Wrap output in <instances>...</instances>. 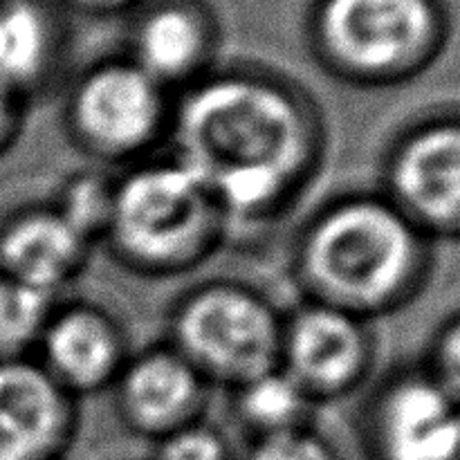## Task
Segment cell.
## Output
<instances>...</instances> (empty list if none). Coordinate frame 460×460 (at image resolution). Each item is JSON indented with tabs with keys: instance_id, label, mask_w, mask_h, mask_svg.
Masks as SVG:
<instances>
[{
	"instance_id": "obj_1",
	"label": "cell",
	"mask_w": 460,
	"mask_h": 460,
	"mask_svg": "<svg viewBox=\"0 0 460 460\" xmlns=\"http://www.w3.org/2000/svg\"><path fill=\"white\" fill-rule=\"evenodd\" d=\"M173 160L211 193L227 225L272 220L308 184L323 151L308 97L272 76L207 75L173 103Z\"/></svg>"
},
{
	"instance_id": "obj_2",
	"label": "cell",
	"mask_w": 460,
	"mask_h": 460,
	"mask_svg": "<svg viewBox=\"0 0 460 460\" xmlns=\"http://www.w3.org/2000/svg\"><path fill=\"white\" fill-rule=\"evenodd\" d=\"M295 270L308 301L368 322L413 292L422 232L386 196L341 198L305 225Z\"/></svg>"
},
{
	"instance_id": "obj_3",
	"label": "cell",
	"mask_w": 460,
	"mask_h": 460,
	"mask_svg": "<svg viewBox=\"0 0 460 460\" xmlns=\"http://www.w3.org/2000/svg\"><path fill=\"white\" fill-rule=\"evenodd\" d=\"M229 225L200 180L171 157L117 178L106 243L121 263L148 277H173L205 263Z\"/></svg>"
},
{
	"instance_id": "obj_4",
	"label": "cell",
	"mask_w": 460,
	"mask_h": 460,
	"mask_svg": "<svg viewBox=\"0 0 460 460\" xmlns=\"http://www.w3.org/2000/svg\"><path fill=\"white\" fill-rule=\"evenodd\" d=\"M283 317L263 295L232 281L193 288L171 313L169 344L209 386L238 389L281 362Z\"/></svg>"
},
{
	"instance_id": "obj_5",
	"label": "cell",
	"mask_w": 460,
	"mask_h": 460,
	"mask_svg": "<svg viewBox=\"0 0 460 460\" xmlns=\"http://www.w3.org/2000/svg\"><path fill=\"white\" fill-rule=\"evenodd\" d=\"M436 36L431 0H323L317 13L323 61L359 85L394 84L416 72Z\"/></svg>"
},
{
	"instance_id": "obj_6",
	"label": "cell",
	"mask_w": 460,
	"mask_h": 460,
	"mask_svg": "<svg viewBox=\"0 0 460 460\" xmlns=\"http://www.w3.org/2000/svg\"><path fill=\"white\" fill-rule=\"evenodd\" d=\"M169 90L133 61H112L85 72L66 103L67 133L88 155L111 164L139 160L169 137Z\"/></svg>"
},
{
	"instance_id": "obj_7",
	"label": "cell",
	"mask_w": 460,
	"mask_h": 460,
	"mask_svg": "<svg viewBox=\"0 0 460 460\" xmlns=\"http://www.w3.org/2000/svg\"><path fill=\"white\" fill-rule=\"evenodd\" d=\"M373 364V337L364 319L305 301L283 317L279 367L317 404L353 394Z\"/></svg>"
},
{
	"instance_id": "obj_8",
	"label": "cell",
	"mask_w": 460,
	"mask_h": 460,
	"mask_svg": "<svg viewBox=\"0 0 460 460\" xmlns=\"http://www.w3.org/2000/svg\"><path fill=\"white\" fill-rule=\"evenodd\" d=\"M368 431L380 460H458L460 402L434 377H395L373 400Z\"/></svg>"
},
{
	"instance_id": "obj_9",
	"label": "cell",
	"mask_w": 460,
	"mask_h": 460,
	"mask_svg": "<svg viewBox=\"0 0 460 460\" xmlns=\"http://www.w3.org/2000/svg\"><path fill=\"white\" fill-rule=\"evenodd\" d=\"M389 200L418 229L460 232V124L422 126L394 148Z\"/></svg>"
},
{
	"instance_id": "obj_10",
	"label": "cell",
	"mask_w": 460,
	"mask_h": 460,
	"mask_svg": "<svg viewBox=\"0 0 460 460\" xmlns=\"http://www.w3.org/2000/svg\"><path fill=\"white\" fill-rule=\"evenodd\" d=\"M207 391L209 385L171 344L128 358L115 382L121 420L155 440L202 420Z\"/></svg>"
},
{
	"instance_id": "obj_11",
	"label": "cell",
	"mask_w": 460,
	"mask_h": 460,
	"mask_svg": "<svg viewBox=\"0 0 460 460\" xmlns=\"http://www.w3.org/2000/svg\"><path fill=\"white\" fill-rule=\"evenodd\" d=\"M39 364L72 398L115 386L128 362L119 323L97 305L54 308L39 340Z\"/></svg>"
},
{
	"instance_id": "obj_12",
	"label": "cell",
	"mask_w": 460,
	"mask_h": 460,
	"mask_svg": "<svg viewBox=\"0 0 460 460\" xmlns=\"http://www.w3.org/2000/svg\"><path fill=\"white\" fill-rule=\"evenodd\" d=\"M75 402L39 362H0V460H54L75 434Z\"/></svg>"
},
{
	"instance_id": "obj_13",
	"label": "cell",
	"mask_w": 460,
	"mask_h": 460,
	"mask_svg": "<svg viewBox=\"0 0 460 460\" xmlns=\"http://www.w3.org/2000/svg\"><path fill=\"white\" fill-rule=\"evenodd\" d=\"M93 245L54 207H34L0 229V274L57 299L81 277Z\"/></svg>"
},
{
	"instance_id": "obj_14",
	"label": "cell",
	"mask_w": 460,
	"mask_h": 460,
	"mask_svg": "<svg viewBox=\"0 0 460 460\" xmlns=\"http://www.w3.org/2000/svg\"><path fill=\"white\" fill-rule=\"evenodd\" d=\"M211 49L214 36L205 18L191 7L166 4L142 18L130 61L166 90L175 85L187 90L207 76Z\"/></svg>"
},
{
	"instance_id": "obj_15",
	"label": "cell",
	"mask_w": 460,
	"mask_h": 460,
	"mask_svg": "<svg viewBox=\"0 0 460 460\" xmlns=\"http://www.w3.org/2000/svg\"><path fill=\"white\" fill-rule=\"evenodd\" d=\"M52 54L45 13L27 0H0V85L22 97L48 75Z\"/></svg>"
},
{
	"instance_id": "obj_16",
	"label": "cell",
	"mask_w": 460,
	"mask_h": 460,
	"mask_svg": "<svg viewBox=\"0 0 460 460\" xmlns=\"http://www.w3.org/2000/svg\"><path fill=\"white\" fill-rule=\"evenodd\" d=\"M232 394L236 420L254 438L308 429L319 407L281 367L254 377Z\"/></svg>"
},
{
	"instance_id": "obj_17",
	"label": "cell",
	"mask_w": 460,
	"mask_h": 460,
	"mask_svg": "<svg viewBox=\"0 0 460 460\" xmlns=\"http://www.w3.org/2000/svg\"><path fill=\"white\" fill-rule=\"evenodd\" d=\"M57 299L0 274V362L21 359L36 349Z\"/></svg>"
},
{
	"instance_id": "obj_18",
	"label": "cell",
	"mask_w": 460,
	"mask_h": 460,
	"mask_svg": "<svg viewBox=\"0 0 460 460\" xmlns=\"http://www.w3.org/2000/svg\"><path fill=\"white\" fill-rule=\"evenodd\" d=\"M117 178L103 171H81L67 178L58 189L54 209L66 223H70L90 245L106 241L115 205Z\"/></svg>"
},
{
	"instance_id": "obj_19",
	"label": "cell",
	"mask_w": 460,
	"mask_h": 460,
	"mask_svg": "<svg viewBox=\"0 0 460 460\" xmlns=\"http://www.w3.org/2000/svg\"><path fill=\"white\" fill-rule=\"evenodd\" d=\"M155 460H229L227 440L202 420L157 440Z\"/></svg>"
},
{
	"instance_id": "obj_20",
	"label": "cell",
	"mask_w": 460,
	"mask_h": 460,
	"mask_svg": "<svg viewBox=\"0 0 460 460\" xmlns=\"http://www.w3.org/2000/svg\"><path fill=\"white\" fill-rule=\"evenodd\" d=\"M247 460H337L335 452L313 427L254 438Z\"/></svg>"
},
{
	"instance_id": "obj_21",
	"label": "cell",
	"mask_w": 460,
	"mask_h": 460,
	"mask_svg": "<svg viewBox=\"0 0 460 460\" xmlns=\"http://www.w3.org/2000/svg\"><path fill=\"white\" fill-rule=\"evenodd\" d=\"M436 382L460 402V319L440 335L434 353Z\"/></svg>"
},
{
	"instance_id": "obj_22",
	"label": "cell",
	"mask_w": 460,
	"mask_h": 460,
	"mask_svg": "<svg viewBox=\"0 0 460 460\" xmlns=\"http://www.w3.org/2000/svg\"><path fill=\"white\" fill-rule=\"evenodd\" d=\"M21 126V94L0 85V148L13 139Z\"/></svg>"
},
{
	"instance_id": "obj_23",
	"label": "cell",
	"mask_w": 460,
	"mask_h": 460,
	"mask_svg": "<svg viewBox=\"0 0 460 460\" xmlns=\"http://www.w3.org/2000/svg\"><path fill=\"white\" fill-rule=\"evenodd\" d=\"M81 7L94 9V12H115V9L126 7L130 0H76Z\"/></svg>"
},
{
	"instance_id": "obj_24",
	"label": "cell",
	"mask_w": 460,
	"mask_h": 460,
	"mask_svg": "<svg viewBox=\"0 0 460 460\" xmlns=\"http://www.w3.org/2000/svg\"><path fill=\"white\" fill-rule=\"evenodd\" d=\"M458 460H460V454H458Z\"/></svg>"
}]
</instances>
